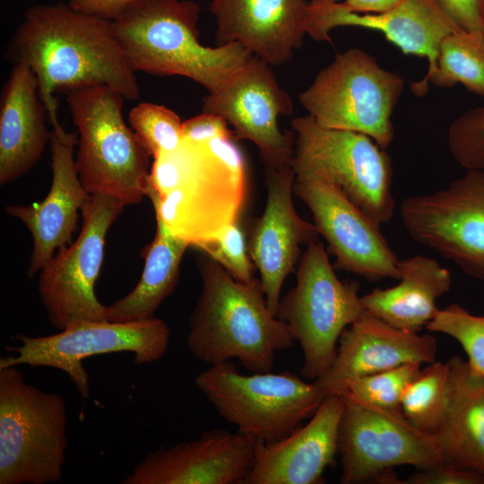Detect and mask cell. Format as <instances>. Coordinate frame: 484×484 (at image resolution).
<instances>
[{
    "label": "cell",
    "instance_id": "cell-1",
    "mask_svg": "<svg viewBox=\"0 0 484 484\" xmlns=\"http://www.w3.org/2000/svg\"><path fill=\"white\" fill-rule=\"evenodd\" d=\"M13 64L35 73L51 124L58 123L55 92L106 85L135 100L140 88L114 31L112 21L68 4H41L25 11L6 50Z\"/></svg>",
    "mask_w": 484,
    "mask_h": 484
},
{
    "label": "cell",
    "instance_id": "cell-2",
    "mask_svg": "<svg viewBox=\"0 0 484 484\" xmlns=\"http://www.w3.org/2000/svg\"><path fill=\"white\" fill-rule=\"evenodd\" d=\"M248 193L247 164L236 138L182 139L153 159L146 196L155 219L199 249L239 222Z\"/></svg>",
    "mask_w": 484,
    "mask_h": 484
},
{
    "label": "cell",
    "instance_id": "cell-3",
    "mask_svg": "<svg viewBox=\"0 0 484 484\" xmlns=\"http://www.w3.org/2000/svg\"><path fill=\"white\" fill-rule=\"evenodd\" d=\"M198 269L202 290L189 317V351L209 366L235 359L252 373L271 371L276 351L295 341L269 308L260 279L238 281L206 255Z\"/></svg>",
    "mask_w": 484,
    "mask_h": 484
},
{
    "label": "cell",
    "instance_id": "cell-4",
    "mask_svg": "<svg viewBox=\"0 0 484 484\" xmlns=\"http://www.w3.org/2000/svg\"><path fill=\"white\" fill-rule=\"evenodd\" d=\"M199 5L191 0H136L112 21L134 72L184 76L212 91L254 55L238 43L217 47L199 39Z\"/></svg>",
    "mask_w": 484,
    "mask_h": 484
},
{
    "label": "cell",
    "instance_id": "cell-5",
    "mask_svg": "<svg viewBox=\"0 0 484 484\" xmlns=\"http://www.w3.org/2000/svg\"><path fill=\"white\" fill-rule=\"evenodd\" d=\"M125 99L101 84L66 92L78 133L75 165L84 189L113 195L127 206L146 196L151 156L125 123Z\"/></svg>",
    "mask_w": 484,
    "mask_h": 484
},
{
    "label": "cell",
    "instance_id": "cell-6",
    "mask_svg": "<svg viewBox=\"0 0 484 484\" xmlns=\"http://www.w3.org/2000/svg\"><path fill=\"white\" fill-rule=\"evenodd\" d=\"M65 400L0 368V484L61 480L68 445Z\"/></svg>",
    "mask_w": 484,
    "mask_h": 484
},
{
    "label": "cell",
    "instance_id": "cell-7",
    "mask_svg": "<svg viewBox=\"0 0 484 484\" xmlns=\"http://www.w3.org/2000/svg\"><path fill=\"white\" fill-rule=\"evenodd\" d=\"M194 384L238 432L264 443L289 436L325 398L314 381L292 372L243 375L230 361L210 366Z\"/></svg>",
    "mask_w": 484,
    "mask_h": 484
},
{
    "label": "cell",
    "instance_id": "cell-8",
    "mask_svg": "<svg viewBox=\"0 0 484 484\" xmlns=\"http://www.w3.org/2000/svg\"><path fill=\"white\" fill-rule=\"evenodd\" d=\"M403 87L400 74L352 48L336 55L298 99L318 125L364 134L385 150L394 136L391 117Z\"/></svg>",
    "mask_w": 484,
    "mask_h": 484
},
{
    "label": "cell",
    "instance_id": "cell-9",
    "mask_svg": "<svg viewBox=\"0 0 484 484\" xmlns=\"http://www.w3.org/2000/svg\"><path fill=\"white\" fill-rule=\"evenodd\" d=\"M357 281H341L319 239L301 255L296 284L280 299L277 317L298 341L302 376L315 381L331 366L343 330L365 311Z\"/></svg>",
    "mask_w": 484,
    "mask_h": 484
},
{
    "label": "cell",
    "instance_id": "cell-10",
    "mask_svg": "<svg viewBox=\"0 0 484 484\" xmlns=\"http://www.w3.org/2000/svg\"><path fill=\"white\" fill-rule=\"evenodd\" d=\"M295 136V175L313 174L336 184L374 221L394 214L389 155L369 136L318 125L309 115L290 122Z\"/></svg>",
    "mask_w": 484,
    "mask_h": 484
},
{
    "label": "cell",
    "instance_id": "cell-11",
    "mask_svg": "<svg viewBox=\"0 0 484 484\" xmlns=\"http://www.w3.org/2000/svg\"><path fill=\"white\" fill-rule=\"evenodd\" d=\"M344 398L338 436L341 483L401 484L393 468L444 462L435 436L411 425L401 409Z\"/></svg>",
    "mask_w": 484,
    "mask_h": 484
},
{
    "label": "cell",
    "instance_id": "cell-12",
    "mask_svg": "<svg viewBox=\"0 0 484 484\" xmlns=\"http://www.w3.org/2000/svg\"><path fill=\"white\" fill-rule=\"evenodd\" d=\"M20 341L10 350L17 355L0 359V368L28 365L65 372L82 398L90 397V380L82 361L91 356L132 352L136 365L154 362L167 351L170 330L160 318L117 323L80 322L47 336L17 333Z\"/></svg>",
    "mask_w": 484,
    "mask_h": 484
},
{
    "label": "cell",
    "instance_id": "cell-13",
    "mask_svg": "<svg viewBox=\"0 0 484 484\" xmlns=\"http://www.w3.org/2000/svg\"><path fill=\"white\" fill-rule=\"evenodd\" d=\"M118 198L90 194L82 206L77 239L57 250L39 272L38 290L51 324L58 330L87 321H107L94 285L104 259L106 236L125 208Z\"/></svg>",
    "mask_w": 484,
    "mask_h": 484
},
{
    "label": "cell",
    "instance_id": "cell-14",
    "mask_svg": "<svg viewBox=\"0 0 484 484\" xmlns=\"http://www.w3.org/2000/svg\"><path fill=\"white\" fill-rule=\"evenodd\" d=\"M400 215L413 240L484 281V170H467L444 189L405 198Z\"/></svg>",
    "mask_w": 484,
    "mask_h": 484
},
{
    "label": "cell",
    "instance_id": "cell-15",
    "mask_svg": "<svg viewBox=\"0 0 484 484\" xmlns=\"http://www.w3.org/2000/svg\"><path fill=\"white\" fill-rule=\"evenodd\" d=\"M293 193L309 208L319 235L334 257V269L369 281L399 280V259L380 225L333 182L313 174L295 175Z\"/></svg>",
    "mask_w": 484,
    "mask_h": 484
},
{
    "label": "cell",
    "instance_id": "cell-16",
    "mask_svg": "<svg viewBox=\"0 0 484 484\" xmlns=\"http://www.w3.org/2000/svg\"><path fill=\"white\" fill-rule=\"evenodd\" d=\"M271 66L253 56L223 84L208 92L203 110L222 117L237 138L256 145L264 168L292 166L295 136L293 132L284 134L278 119L292 114L293 103Z\"/></svg>",
    "mask_w": 484,
    "mask_h": 484
},
{
    "label": "cell",
    "instance_id": "cell-17",
    "mask_svg": "<svg viewBox=\"0 0 484 484\" xmlns=\"http://www.w3.org/2000/svg\"><path fill=\"white\" fill-rule=\"evenodd\" d=\"M345 26L378 30L403 54L427 58L428 68L425 76L411 84L418 96L428 91V80L436 69L441 41L461 30L437 0H401L386 11L371 13L350 11L341 2H308L305 30L314 40L331 42L330 31Z\"/></svg>",
    "mask_w": 484,
    "mask_h": 484
},
{
    "label": "cell",
    "instance_id": "cell-18",
    "mask_svg": "<svg viewBox=\"0 0 484 484\" xmlns=\"http://www.w3.org/2000/svg\"><path fill=\"white\" fill-rule=\"evenodd\" d=\"M264 174L266 204L252 227L247 249L268 307L276 315L282 284L300 259L301 246L318 239L319 232L295 209L293 166L264 168Z\"/></svg>",
    "mask_w": 484,
    "mask_h": 484
},
{
    "label": "cell",
    "instance_id": "cell-19",
    "mask_svg": "<svg viewBox=\"0 0 484 484\" xmlns=\"http://www.w3.org/2000/svg\"><path fill=\"white\" fill-rule=\"evenodd\" d=\"M258 440L225 429L149 453L124 484H244Z\"/></svg>",
    "mask_w": 484,
    "mask_h": 484
},
{
    "label": "cell",
    "instance_id": "cell-20",
    "mask_svg": "<svg viewBox=\"0 0 484 484\" xmlns=\"http://www.w3.org/2000/svg\"><path fill=\"white\" fill-rule=\"evenodd\" d=\"M52 182L43 201L28 205H8L6 213L19 219L29 229L32 250L27 274L33 277L59 248L70 244L79 212L90 195L75 165L78 133L67 132L61 124H51Z\"/></svg>",
    "mask_w": 484,
    "mask_h": 484
},
{
    "label": "cell",
    "instance_id": "cell-21",
    "mask_svg": "<svg viewBox=\"0 0 484 484\" xmlns=\"http://www.w3.org/2000/svg\"><path fill=\"white\" fill-rule=\"evenodd\" d=\"M436 353L431 335L400 329L365 310L343 330L331 366L314 382L325 397L341 395L352 380L407 363L429 364Z\"/></svg>",
    "mask_w": 484,
    "mask_h": 484
},
{
    "label": "cell",
    "instance_id": "cell-22",
    "mask_svg": "<svg viewBox=\"0 0 484 484\" xmlns=\"http://www.w3.org/2000/svg\"><path fill=\"white\" fill-rule=\"evenodd\" d=\"M345 398L326 396L311 419L284 438L258 441L244 484H316L335 462Z\"/></svg>",
    "mask_w": 484,
    "mask_h": 484
},
{
    "label": "cell",
    "instance_id": "cell-23",
    "mask_svg": "<svg viewBox=\"0 0 484 484\" xmlns=\"http://www.w3.org/2000/svg\"><path fill=\"white\" fill-rule=\"evenodd\" d=\"M306 0H210L217 46L238 43L271 65L288 63L306 35Z\"/></svg>",
    "mask_w": 484,
    "mask_h": 484
},
{
    "label": "cell",
    "instance_id": "cell-24",
    "mask_svg": "<svg viewBox=\"0 0 484 484\" xmlns=\"http://www.w3.org/2000/svg\"><path fill=\"white\" fill-rule=\"evenodd\" d=\"M33 71L13 64L0 100V185L25 175L41 158L51 131Z\"/></svg>",
    "mask_w": 484,
    "mask_h": 484
},
{
    "label": "cell",
    "instance_id": "cell-25",
    "mask_svg": "<svg viewBox=\"0 0 484 484\" xmlns=\"http://www.w3.org/2000/svg\"><path fill=\"white\" fill-rule=\"evenodd\" d=\"M400 282L361 296L366 311L400 329L419 333L439 311L436 300L452 287L450 272L430 257L399 260Z\"/></svg>",
    "mask_w": 484,
    "mask_h": 484
},
{
    "label": "cell",
    "instance_id": "cell-26",
    "mask_svg": "<svg viewBox=\"0 0 484 484\" xmlns=\"http://www.w3.org/2000/svg\"><path fill=\"white\" fill-rule=\"evenodd\" d=\"M445 418L435 434L444 462L484 474V376L455 356Z\"/></svg>",
    "mask_w": 484,
    "mask_h": 484
},
{
    "label": "cell",
    "instance_id": "cell-27",
    "mask_svg": "<svg viewBox=\"0 0 484 484\" xmlns=\"http://www.w3.org/2000/svg\"><path fill=\"white\" fill-rule=\"evenodd\" d=\"M155 220V236L143 250V274L130 293L106 307L108 321L128 323L151 319L177 287L180 263L189 245L172 235L161 220Z\"/></svg>",
    "mask_w": 484,
    "mask_h": 484
},
{
    "label": "cell",
    "instance_id": "cell-28",
    "mask_svg": "<svg viewBox=\"0 0 484 484\" xmlns=\"http://www.w3.org/2000/svg\"><path fill=\"white\" fill-rule=\"evenodd\" d=\"M428 82L440 88L461 83L484 99V35L460 30L445 37Z\"/></svg>",
    "mask_w": 484,
    "mask_h": 484
},
{
    "label": "cell",
    "instance_id": "cell-29",
    "mask_svg": "<svg viewBox=\"0 0 484 484\" xmlns=\"http://www.w3.org/2000/svg\"><path fill=\"white\" fill-rule=\"evenodd\" d=\"M450 366L448 361H434L421 368L406 387L401 410L419 430L435 436L446 412L449 397Z\"/></svg>",
    "mask_w": 484,
    "mask_h": 484
},
{
    "label": "cell",
    "instance_id": "cell-30",
    "mask_svg": "<svg viewBox=\"0 0 484 484\" xmlns=\"http://www.w3.org/2000/svg\"><path fill=\"white\" fill-rule=\"evenodd\" d=\"M426 328L454 339L464 350L471 369L484 376V315L471 314L454 303L439 309Z\"/></svg>",
    "mask_w": 484,
    "mask_h": 484
},
{
    "label": "cell",
    "instance_id": "cell-31",
    "mask_svg": "<svg viewBox=\"0 0 484 484\" xmlns=\"http://www.w3.org/2000/svg\"><path fill=\"white\" fill-rule=\"evenodd\" d=\"M128 122L153 159L176 149L182 140L183 123L163 105L141 102L129 112Z\"/></svg>",
    "mask_w": 484,
    "mask_h": 484
},
{
    "label": "cell",
    "instance_id": "cell-32",
    "mask_svg": "<svg viewBox=\"0 0 484 484\" xmlns=\"http://www.w3.org/2000/svg\"><path fill=\"white\" fill-rule=\"evenodd\" d=\"M419 363H407L350 382L344 397L385 409H401L406 387L419 374Z\"/></svg>",
    "mask_w": 484,
    "mask_h": 484
},
{
    "label": "cell",
    "instance_id": "cell-33",
    "mask_svg": "<svg viewBox=\"0 0 484 484\" xmlns=\"http://www.w3.org/2000/svg\"><path fill=\"white\" fill-rule=\"evenodd\" d=\"M447 143L454 160L466 170H484V106L471 108L452 122Z\"/></svg>",
    "mask_w": 484,
    "mask_h": 484
},
{
    "label": "cell",
    "instance_id": "cell-34",
    "mask_svg": "<svg viewBox=\"0 0 484 484\" xmlns=\"http://www.w3.org/2000/svg\"><path fill=\"white\" fill-rule=\"evenodd\" d=\"M198 250L219 263L238 281L248 284L256 280L254 277L255 267L239 222L226 228Z\"/></svg>",
    "mask_w": 484,
    "mask_h": 484
},
{
    "label": "cell",
    "instance_id": "cell-35",
    "mask_svg": "<svg viewBox=\"0 0 484 484\" xmlns=\"http://www.w3.org/2000/svg\"><path fill=\"white\" fill-rule=\"evenodd\" d=\"M401 484H484V474L444 462L419 470Z\"/></svg>",
    "mask_w": 484,
    "mask_h": 484
},
{
    "label": "cell",
    "instance_id": "cell-36",
    "mask_svg": "<svg viewBox=\"0 0 484 484\" xmlns=\"http://www.w3.org/2000/svg\"><path fill=\"white\" fill-rule=\"evenodd\" d=\"M228 122L220 116L203 112L182 124V139L203 142L215 138H237Z\"/></svg>",
    "mask_w": 484,
    "mask_h": 484
},
{
    "label": "cell",
    "instance_id": "cell-37",
    "mask_svg": "<svg viewBox=\"0 0 484 484\" xmlns=\"http://www.w3.org/2000/svg\"><path fill=\"white\" fill-rule=\"evenodd\" d=\"M437 2L462 30L484 35V0H437Z\"/></svg>",
    "mask_w": 484,
    "mask_h": 484
},
{
    "label": "cell",
    "instance_id": "cell-38",
    "mask_svg": "<svg viewBox=\"0 0 484 484\" xmlns=\"http://www.w3.org/2000/svg\"><path fill=\"white\" fill-rule=\"evenodd\" d=\"M134 1L136 0H69L68 4L79 12L114 21Z\"/></svg>",
    "mask_w": 484,
    "mask_h": 484
},
{
    "label": "cell",
    "instance_id": "cell-39",
    "mask_svg": "<svg viewBox=\"0 0 484 484\" xmlns=\"http://www.w3.org/2000/svg\"><path fill=\"white\" fill-rule=\"evenodd\" d=\"M401 0H344L341 2L347 9L359 13H371L386 11Z\"/></svg>",
    "mask_w": 484,
    "mask_h": 484
},
{
    "label": "cell",
    "instance_id": "cell-40",
    "mask_svg": "<svg viewBox=\"0 0 484 484\" xmlns=\"http://www.w3.org/2000/svg\"><path fill=\"white\" fill-rule=\"evenodd\" d=\"M322 1L332 2V3H340V2H342L344 0H322Z\"/></svg>",
    "mask_w": 484,
    "mask_h": 484
}]
</instances>
